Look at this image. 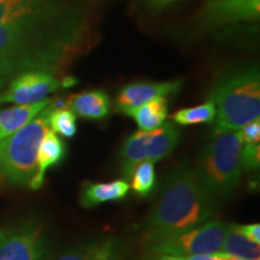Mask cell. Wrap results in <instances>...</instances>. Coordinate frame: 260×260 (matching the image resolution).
<instances>
[{"label": "cell", "mask_w": 260, "mask_h": 260, "mask_svg": "<svg viewBox=\"0 0 260 260\" xmlns=\"http://www.w3.org/2000/svg\"><path fill=\"white\" fill-rule=\"evenodd\" d=\"M214 200L189 167L174 169L146 219L142 237L151 247L161 240L200 225L213 216Z\"/></svg>", "instance_id": "obj_1"}, {"label": "cell", "mask_w": 260, "mask_h": 260, "mask_svg": "<svg viewBox=\"0 0 260 260\" xmlns=\"http://www.w3.org/2000/svg\"><path fill=\"white\" fill-rule=\"evenodd\" d=\"M216 106L214 132H237L260 118V74L255 64H243L219 75L209 92Z\"/></svg>", "instance_id": "obj_2"}, {"label": "cell", "mask_w": 260, "mask_h": 260, "mask_svg": "<svg viewBox=\"0 0 260 260\" xmlns=\"http://www.w3.org/2000/svg\"><path fill=\"white\" fill-rule=\"evenodd\" d=\"M242 140L237 132L213 133V138L198 158L195 174L216 201L229 197L242 175Z\"/></svg>", "instance_id": "obj_3"}, {"label": "cell", "mask_w": 260, "mask_h": 260, "mask_svg": "<svg viewBox=\"0 0 260 260\" xmlns=\"http://www.w3.org/2000/svg\"><path fill=\"white\" fill-rule=\"evenodd\" d=\"M50 109L48 105L34 119L0 141V180L15 186L30 183L37 172L39 146L50 130Z\"/></svg>", "instance_id": "obj_4"}, {"label": "cell", "mask_w": 260, "mask_h": 260, "mask_svg": "<svg viewBox=\"0 0 260 260\" xmlns=\"http://www.w3.org/2000/svg\"><path fill=\"white\" fill-rule=\"evenodd\" d=\"M180 138V129L170 122L162 123L154 130H139L128 136L119 152L123 176L129 180L134 168L140 162H154L170 155L178 145Z\"/></svg>", "instance_id": "obj_5"}, {"label": "cell", "mask_w": 260, "mask_h": 260, "mask_svg": "<svg viewBox=\"0 0 260 260\" xmlns=\"http://www.w3.org/2000/svg\"><path fill=\"white\" fill-rule=\"evenodd\" d=\"M228 224L220 219L207 220L186 232L161 240L148 247L149 254L188 256L222 252Z\"/></svg>", "instance_id": "obj_6"}, {"label": "cell", "mask_w": 260, "mask_h": 260, "mask_svg": "<svg viewBox=\"0 0 260 260\" xmlns=\"http://www.w3.org/2000/svg\"><path fill=\"white\" fill-rule=\"evenodd\" d=\"M46 240L40 224L25 222L0 233V260H44Z\"/></svg>", "instance_id": "obj_7"}, {"label": "cell", "mask_w": 260, "mask_h": 260, "mask_svg": "<svg viewBox=\"0 0 260 260\" xmlns=\"http://www.w3.org/2000/svg\"><path fill=\"white\" fill-rule=\"evenodd\" d=\"M51 73L30 70L19 74L4 93L0 94V104L12 103L16 105H30L46 99V95L64 87Z\"/></svg>", "instance_id": "obj_8"}, {"label": "cell", "mask_w": 260, "mask_h": 260, "mask_svg": "<svg viewBox=\"0 0 260 260\" xmlns=\"http://www.w3.org/2000/svg\"><path fill=\"white\" fill-rule=\"evenodd\" d=\"M260 15V0H209L198 14V21L206 28L256 21Z\"/></svg>", "instance_id": "obj_9"}, {"label": "cell", "mask_w": 260, "mask_h": 260, "mask_svg": "<svg viewBox=\"0 0 260 260\" xmlns=\"http://www.w3.org/2000/svg\"><path fill=\"white\" fill-rule=\"evenodd\" d=\"M183 81L175 80L167 82H141L123 87L116 100L117 110L126 116L132 110L141 106L157 96H167L180 90Z\"/></svg>", "instance_id": "obj_10"}, {"label": "cell", "mask_w": 260, "mask_h": 260, "mask_svg": "<svg viewBox=\"0 0 260 260\" xmlns=\"http://www.w3.org/2000/svg\"><path fill=\"white\" fill-rule=\"evenodd\" d=\"M125 255L126 246L121 239L106 237L74 247L52 260H124Z\"/></svg>", "instance_id": "obj_11"}, {"label": "cell", "mask_w": 260, "mask_h": 260, "mask_svg": "<svg viewBox=\"0 0 260 260\" xmlns=\"http://www.w3.org/2000/svg\"><path fill=\"white\" fill-rule=\"evenodd\" d=\"M65 106L76 117L86 119H103L109 116L111 100L105 90L93 89L71 94Z\"/></svg>", "instance_id": "obj_12"}, {"label": "cell", "mask_w": 260, "mask_h": 260, "mask_svg": "<svg viewBox=\"0 0 260 260\" xmlns=\"http://www.w3.org/2000/svg\"><path fill=\"white\" fill-rule=\"evenodd\" d=\"M67 153V147L59 136L52 130L45 134L42 138L38 151L37 159V172L29 183L32 189H39L45 180V175L48 169L59 164Z\"/></svg>", "instance_id": "obj_13"}, {"label": "cell", "mask_w": 260, "mask_h": 260, "mask_svg": "<svg viewBox=\"0 0 260 260\" xmlns=\"http://www.w3.org/2000/svg\"><path fill=\"white\" fill-rule=\"evenodd\" d=\"M53 100L44 99L30 105H17L0 112V141L12 135L44 111Z\"/></svg>", "instance_id": "obj_14"}, {"label": "cell", "mask_w": 260, "mask_h": 260, "mask_svg": "<svg viewBox=\"0 0 260 260\" xmlns=\"http://www.w3.org/2000/svg\"><path fill=\"white\" fill-rule=\"evenodd\" d=\"M130 186L125 180H116L105 183H84L81 191V205L83 207H94L96 205L118 201L128 195Z\"/></svg>", "instance_id": "obj_15"}, {"label": "cell", "mask_w": 260, "mask_h": 260, "mask_svg": "<svg viewBox=\"0 0 260 260\" xmlns=\"http://www.w3.org/2000/svg\"><path fill=\"white\" fill-rule=\"evenodd\" d=\"M138 123L140 130H154L165 123L168 117V99L167 96H157L141 106L132 110L128 115Z\"/></svg>", "instance_id": "obj_16"}, {"label": "cell", "mask_w": 260, "mask_h": 260, "mask_svg": "<svg viewBox=\"0 0 260 260\" xmlns=\"http://www.w3.org/2000/svg\"><path fill=\"white\" fill-rule=\"evenodd\" d=\"M51 6L50 0H0V24L28 18Z\"/></svg>", "instance_id": "obj_17"}, {"label": "cell", "mask_w": 260, "mask_h": 260, "mask_svg": "<svg viewBox=\"0 0 260 260\" xmlns=\"http://www.w3.org/2000/svg\"><path fill=\"white\" fill-rule=\"evenodd\" d=\"M222 253H226L240 260H259L260 248L258 243L252 242L242 235L237 224H228Z\"/></svg>", "instance_id": "obj_18"}, {"label": "cell", "mask_w": 260, "mask_h": 260, "mask_svg": "<svg viewBox=\"0 0 260 260\" xmlns=\"http://www.w3.org/2000/svg\"><path fill=\"white\" fill-rule=\"evenodd\" d=\"M216 118V106L209 102L189 109L178 110L172 115V121L180 125H194L200 123H211Z\"/></svg>", "instance_id": "obj_19"}, {"label": "cell", "mask_w": 260, "mask_h": 260, "mask_svg": "<svg viewBox=\"0 0 260 260\" xmlns=\"http://www.w3.org/2000/svg\"><path fill=\"white\" fill-rule=\"evenodd\" d=\"M130 187L140 197H147L154 189L157 176L153 161H142L130 175Z\"/></svg>", "instance_id": "obj_20"}, {"label": "cell", "mask_w": 260, "mask_h": 260, "mask_svg": "<svg viewBox=\"0 0 260 260\" xmlns=\"http://www.w3.org/2000/svg\"><path fill=\"white\" fill-rule=\"evenodd\" d=\"M48 125L52 128V132L64 138H74L77 133L76 116L69 109L64 107H53L51 105Z\"/></svg>", "instance_id": "obj_21"}, {"label": "cell", "mask_w": 260, "mask_h": 260, "mask_svg": "<svg viewBox=\"0 0 260 260\" xmlns=\"http://www.w3.org/2000/svg\"><path fill=\"white\" fill-rule=\"evenodd\" d=\"M241 167L242 171H254L260 164V145L242 144L241 148Z\"/></svg>", "instance_id": "obj_22"}, {"label": "cell", "mask_w": 260, "mask_h": 260, "mask_svg": "<svg viewBox=\"0 0 260 260\" xmlns=\"http://www.w3.org/2000/svg\"><path fill=\"white\" fill-rule=\"evenodd\" d=\"M242 144H259L260 141V119L247 123L239 130Z\"/></svg>", "instance_id": "obj_23"}, {"label": "cell", "mask_w": 260, "mask_h": 260, "mask_svg": "<svg viewBox=\"0 0 260 260\" xmlns=\"http://www.w3.org/2000/svg\"><path fill=\"white\" fill-rule=\"evenodd\" d=\"M239 230L241 232L242 235H245L247 239L251 240L254 243H260V224L259 223H253V224H246V225H240Z\"/></svg>", "instance_id": "obj_24"}, {"label": "cell", "mask_w": 260, "mask_h": 260, "mask_svg": "<svg viewBox=\"0 0 260 260\" xmlns=\"http://www.w3.org/2000/svg\"><path fill=\"white\" fill-rule=\"evenodd\" d=\"M174 2H178V0H148L149 4L157 9L164 8V6L171 4V3H174Z\"/></svg>", "instance_id": "obj_25"}, {"label": "cell", "mask_w": 260, "mask_h": 260, "mask_svg": "<svg viewBox=\"0 0 260 260\" xmlns=\"http://www.w3.org/2000/svg\"><path fill=\"white\" fill-rule=\"evenodd\" d=\"M155 260H176V259H175L174 256H159V258Z\"/></svg>", "instance_id": "obj_26"}, {"label": "cell", "mask_w": 260, "mask_h": 260, "mask_svg": "<svg viewBox=\"0 0 260 260\" xmlns=\"http://www.w3.org/2000/svg\"><path fill=\"white\" fill-rule=\"evenodd\" d=\"M2 87H3V80L0 79V88H2Z\"/></svg>", "instance_id": "obj_27"}]
</instances>
